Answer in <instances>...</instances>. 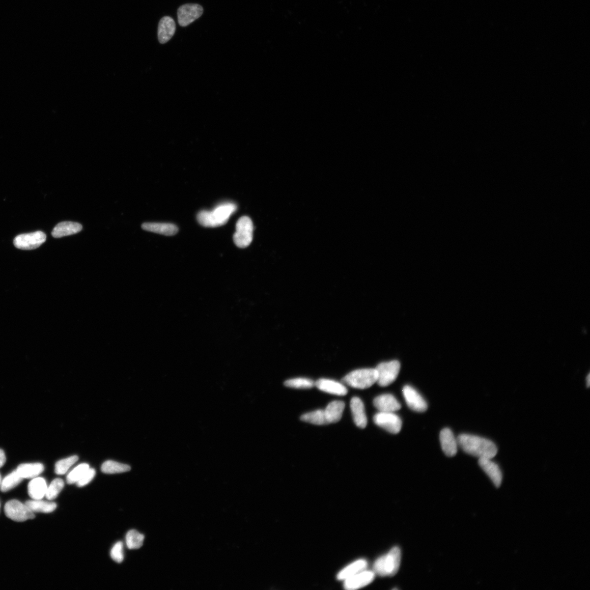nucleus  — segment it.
Wrapping results in <instances>:
<instances>
[{
    "mask_svg": "<svg viewBox=\"0 0 590 590\" xmlns=\"http://www.w3.org/2000/svg\"><path fill=\"white\" fill-rule=\"evenodd\" d=\"M458 445L463 451L480 458H494L497 448L491 440L480 436L461 434L457 438Z\"/></svg>",
    "mask_w": 590,
    "mask_h": 590,
    "instance_id": "nucleus-1",
    "label": "nucleus"
},
{
    "mask_svg": "<svg viewBox=\"0 0 590 590\" xmlns=\"http://www.w3.org/2000/svg\"><path fill=\"white\" fill-rule=\"evenodd\" d=\"M237 206L234 203H225L216 206L211 211H201L197 216L198 222L202 226L216 228L225 225L230 216L234 213Z\"/></svg>",
    "mask_w": 590,
    "mask_h": 590,
    "instance_id": "nucleus-2",
    "label": "nucleus"
},
{
    "mask_svg": "<svg viewBox=\"0 0 590 590\" xmlns=\"http://www.w3.org/2000/svg\"><path fill=\"white\" fill-rule=\"evenodd\" d=\"M401 558V550L394 547L388 553L378 558L373 566L375 573L380 576H393L399 570Z\"/></svg>",
    "mask_w": 590,
    "mask_h": 590,
    "instance_id": "nucleus-3",
    "label": "nucleus"
},
{
    "mask_svg": "<svg viewBox=\"0 0 590 590\" xmlns=\"http://www.w3.org/2000/svg\"><path fill=\"white\" fill-rule=\"evenodd\" d=\"M376 369H363L353 371L342 379L343 384L358 389H366L377 382Z\"/></svg>",
    "mask_w": 590,
    "mask_h": 590,
    "instance_id": "nucleus-4",
    "label": "nucleus"
},
{
    "mask_svg": "<svg viewBox=\"0 0 590 590\" xmlns=\"http://www.w3.org/2000/svg\"><path fill=\"white\" fill-rule=\"evenodd\" d=\"M253 231V223L248 216H243L239 219L233 237L236 245L240 248L247 247L252 241Z\"/></svg>",
    "mask_w": 590,
    "mask_h": 590,
    "instance_id": "nucleus-5",
    "label": "nucleus"
},
{
    "mask_svg": "<svg viewBox=\"0 0 590 590\" xmlns=\"http://www.w3.org/2000/svg\"><path fill=\"white\" fill-rule=\"evenodd\" d=\"M400 368V363L397 360L379 363L376 368L378 384L382 387L390 385L398 378Z\"/></svg>",
    "mask_w": 590,
    "mask_h": 590,
    "instance_id": "nucleus-6",
    "label": "nucleus"
},
{
    "mask_svg": "<svg viewBox=\"0 0 590 590\" xmlns=\"http://www.w3.org/2000/svg\"><path fill=\"white\" fill-rule=\"evenodd\" d=\"M5 513L7 517L17 522H23L35 518L34 513L25 504L16 499L11 500L5 506Z\"/></svg>",
    "mask_w": 590,
    "mask_h": 590,
    "instance_id": "nucleus-7",
    "label": "nucleus"
},
{
    "mask_svg": "<svg viewBox=\"0 0 590 590\" xmlns=\"http://www.w3.org/2000/svg\"><path fill=\"white\" fill-rule=\"evenodd\" d=\"M46 235L42 231H38L32 233L18 235L14 239L13 243L18 249L33 250L40 247L46 242Z\"/></svg>",
    "mask_w": 590,
    "mask_h": 590,
    "instance_id": "nucleus-8",
    "label": "nucleus"
},
{
    "mask_svg": "<svg viewBox=\"0 0 590 590\" xmlns=\"http://www.w3.org/2000/svg\"><path fill=\"white\" fill-rule=\"evenodd\" d=\"M373 421L378 427L393 434H397L402 428L401 418L394 412H382L375 414Z\"/></svg>",
    "mask_w": 590,
    "mask_h": 590,
    "instance_id": "nucleus-9",
    "label": "nucleus"
},
{
    "mask_svg": "<svg viewBox=\"0 0 590 590\" xmlns=\"http://www.w3.org/2000/svg\"><path fill=\"white\" fill-rule=\"evenodd\" d=\"M203 13V7L199 4L183 5L178 10V23L182 27L187 26L199 19Z\"/></svg>",
    "mask_w": 590,
    "mask_h": 590,
    "instance_id": "nucleus-10",
    "label": "nucleus"
},
{
    "mask_svg": "<svg viewBox=\"0 0 590 590\" xmlns=\"http://www.w3.org/2000/svg\"><path fill=\"white\" fill-rule=\"evenodd\" d=\"M403 395L408 406L417 412H424L428 409L427 402L414 388L406 385L403 388Z\"/></svg>",
    "mask_w": 590,
    "mask_h": 590,
    "instance_id": "nucleus-11",
    "label": "nucleus"
},
{
    "mask_svg": "<svg viewBox=\"0 0 590 590\" xmlns=\"http://www.w3.org/2000/svg\"><path fill=\"white\" fill-rule=\"evenodd\" d=\"M375 573L373 571L363 570L354 576L344 580L345 588L348 590L359 589L369 585L374 580Z\"/></svg>",
    "mask_w": 590,
    "mask_h": 590,
    "instance_id": "nucleus-12",
    "label": "nucleus"
},
{
    "mask_svg": "<svg viewBox=\"0 0 590 590\" xmlns=\"http://www.w3.org/2000/svg\"><path fill=\"white\" fill-rule=\"evenodd\" d=\"M479 464L481 468L486 473L495 487L499 488L502 482V473L501 469L495 462L490 459L480 458Z\"/></svg>",
    "mask_w": 590,
    "mask_h": 590,
    "instance_id": "nucleus-13",
    "label": "nucleus"
},
{
    "mask_svg": "<svg viewBox=\"0 0 590 590\" xmlns=\"http://www.w3.org/2000/svg\"><path fill=\"white\" fill-rule=\"evenodd\" d=\"M440 442L446 456L454 457L458 452V443L451 430L445 428L440 433Z\"/></svg>",
    "mask_w": 590,
    "mask_h": 590,
    "instance_id": "nucleus-14",
    "label": "nucleus"
},
{
    "mask_svg": "<svg viewBox=\"0 0 590 590\" xmlns=\"http://www.w3.org/2000/svg\"><path fill=\"white\" fill-rule=\"evenodd\" d=\"M373 405L382 412H395L401 408L399 402L391 394L379 396L373 401Z\"/></svg>",
    "mask_w": 590,
    "mask_h": 590,
    "instance_id": "nucleus-15",
    "label": "nucleus"
},
{
    "mask_svg": "<svg viewBox=\"0 0 590 590\" xmlns=\"http://www.w3.org/2000/svg\"><path fill=\"white\" fill-rule=\"evenodd\" d=\"M176 23L174 19L169 16L162 18L159 21L158 37L161 44L168 42L176 32Z\"/></svg>",
    "mask_w": 590,
    "mask_h": 590,
    "instance_id": "nucleus-16",
    "label": "nucleus"
},
{
    "mask_svg": "<svg viewBox=\"0 0 590 590\" xmlns=\"http://www.w3.org/2000/svg\"><path fill=\"white\" fill-rule=\"evenodd\" d=\"M315 386L321 391L338 396H345L348 394L344 384L328 379H320L315 382Z\"/></svg>",
    "mask_w": 590,
    "mask_h": 590,
    "instance_id": "nucleus-17",
    "label": "nucleus"
},
{
    "mask_svg": "<svg viewBox=\"0 0 590 590\" xmlns=\"http://www.w3.org/2000/svg\"><path fill=\"white\" fill-rule=\"evenodd\" d=\"M350 408L352 410L353 420L358 428L364 429L368 425V418L366 414L364 406L362 400L354 397L351 400Z\"/></svg>",
    "mask_w": 590,
    "mask_h": 590,
    "instance_id": "nucleus-18",
    "label": "nucleus"
},
{
    "mask_svg": "<svg viewBox=\"0 0 590 590\" xmlns=\"http://www.w3.org/2000/svg\"><path fill=\"white\" fill-rule=\"evenodd\" d=\"M144 230L165 236H174L178 232V227L171 223L145 222L142 225Z\"/></svg>",
    "mask_w": 590,
    "mask_h": 590,
    "instance_id": "nucleus-19",
    "label": "nucleus"
},
{
    "mask_svg": "<svg viewBox=\"0 0 590 590\" xmlns=\"http://www.w3.org/2000/svg\"><path fill=\"white\" fill-rule=\"evenodd\" d=\"M82 228L81 224L78 222L64 221L57 224L52 231L51 235L54 238H62L77 234Z\"/></svg>",
    "mask_w": 590,
    "mask_h": 590,
    "instance_id": "nucleus-20",
    "label": "nucleus"
},
{
    "mask_svg": "<svg viewBox=\"0 0 590 590\" xmlns=\"http://www.w3.org/2000/svg\"><path fill=\"white\" fill-rule=\"evenodd\" d=\"M46 481L41 477H36L29 483L28 494L33 499H42L46 496L47 490Z\"/></svg>",
    "mask_w": 590,
    "mask_h": 590,
    "instance_id": "nucleus-21",
    "label": "nucleus"
},
{
    "mask_svg": "<svg viewBox=\"0 0 590 590\" xmlns=\"http://www.w3.org/2000/svg\"><path fill=\"white\" fill-rule=\"evenodd\" d=\"M345 408L344 402L334 401L329 403L324 410L328 424L339 422L341 419Z\"/></svg>",
    "mask_w": 590,
    "mask_h": 590,
    "instance_id": "nucleus-22",
    "label": "nucleus"
},
{
    "mask_svg": "<svg viewBox=\"0 0 590 590\" xmlns=\"http://www.w3.org/2000/svg\"><path fill=\"white\" fill-rule=\"evenodd\" d=\"M368 563L366 560L361 559L350 564L341 570L338 575V579L340 580H345L363 570H367Z\"/></svg>",
    "mask_w": 590,
    "mask_h": 590,
    "instance_id": "nucleus-23",
    "label": "nucleus"
},
{
    "mask_svg": "<svg viewBox=\"0 0 590 590\" xmlns=\"http://www.w3.org/2000/svg\"><path fill=\"white\" fill-rule=\"evenodd\" d=\"M44 469L41 463L20 465L16 470L23 479H33L41 474Z\"/></svg>",
    "mask_w": 590,
    "mask_h": 590,
    "instance_id": "nucleus-24",
    "label": "nucleus"
},
{
    "mask_svg": "<svg viewBox=\"0 0 590 590\" xmlns=\"http://www.w3.org/2000/svg\"><path fill=\"white\" fill-rule=\"evenodd\" d=\"M25 504L34 513H51L56 510L57 507L54 502L44 501L41 499L29 500L25 502Z\"/></svg>",
    "mask_w": 590,
    "mask_h": 590,
    "instance_id": "nucleus-25",
    "label": "nucleus"
},
{
    "mask_svg": "<svg viewBox=\"0 0 590 590\" xmlns=\"http://www.w3.org/2000/svg\"><path fill=\"white\" fill-rule=\"evenodd\" d=\"M131 467L128 465L123 464L114 461H107L102 465V472L106 474H117L129 472Z\"/></svg>",
    "mask_w": 590,
    "mask_h": 590,
    "instance_id": "nucleus-26",
    "label": "nucleus"
},
{
    "mask_svg": "<svg viewBox=\"0 0 590 590\" xmlns=\"http://www.w3.org/2000/svg\"><path fill=\"white\" fill-rule=\"evenodd\" d=\"M301 420L303 422L317 425H325L328 424L324 410L319 409L312 412L305 413L301 416Z\"/></svg>",
    "mask_w": 590,
    "mask_h": 590,
    "instance_id": "nucleus-27",
    "label": "nucleus"
},
{
    "mask_svg": "<svg viewBox=\"0 0 590 590\" xmlns=\"http://www.w3.org/2000/svg\"><path fill=\"white\" fill-rule=\"evenodd\" d=\"M23 480L17 470H14L3 480L0 485V489L3 492L9 491L16 488Z\"/></svg>",
    "mask_w": 590,
    "mask_h": 590,
    "instance_id": "nucleus-28",
    "label": "nucleus"
},
{
    "mask_svg": "<svg viewBox=\"0 0 590 590\" xmlns=\"http://www.w3.org/2000/svg\"><path fill=\"white\" fill-rule=\"evenodd\" d=\"M145 540V536L136 531L130 530L126 537L127 547L129 549H138L143 547Z\"/></svg>",
    "mask_w": 590,
    "mask_h": 590,
    "instance_id": "nucleus-29",
    "label": "nucleus"
},
{
    "mask_svg": "<svg viewBox=\"0 0 590 590\" xmlns=\"http://www.w3.org/2000/svg\"><path fill=\"white\" fill-rule=\"evenodd\" d=\"M285 385L295 389H307L315 386V382L311 379L297 378L287 380L285 383Z\"/></svg>",
    "mask_w": 590,
    "mask_h": 590,
    "instance_id": "nucleus-30",
    "label": "nucleus"
},
{
    "mask_svg": "<svg viewBox=\"0 0 590 590\" xmlns=\"http://www.w3.org/2000/svg\"><path fill=\"white\" fill-rule=\"evenodd\" d=\"M78 460L76 455L58 461L55 467V472L58 475L65 474L70 468Z\"/></svg>",
    "mask_w": 590,
    "mask_h": 590,
    "instance_id": "nucleus-31",
    "label": "nucleus"
},
{
    "mask_svg": "<svg viewBox=\"0 0 590 590\" xmlns=\"http://www.w3.org/2000/svg\"><path fill=\"white\" fill-rule=\"evenodd\" d=\"M87 464H81L74 468L67 476V483L69 484L77 483L89 468Z\"/></svg>",
    "mask_w": 590,
    "mask_h": 590,
    "instance_id": "nucleus-32",
    "label": "nucleus"
},
{
    "mask_svg": "<svg viewBox=\"0 0 590 590\" xmlns=\"http://www.w3.org/2000/svg\"><path fill=\"white\" fill-rule=\"evenodd\" d=\"M64 487V482L61 479H57L52 481L47 488L46 497L51 501L55 499Z\"/></svg>",
    "mask_w": 590,
    "mask_h": 590,
    "instance_id": "nucleus-33",
    "label": "nucleus"
},
{
    "mask_svg": "<svg viewBox=\"0 0 590 590\" xmlns=\"http://www.w3.org/2000/svg\"><path fill=\"white\" fill-rule=\"evenodd\" d=\"M110 556L115 561L121 564L124 560V547L122 542L117 543L110 551Z\"/></svg>",
    "mask_w": 590,
    "mask_h": 590,
    "instance_id": "nucleus-34",
    "label": "nucleus"
},
{
    "mask_svg": "<svg viewBox=\"0 0 590 590\" xmlns=\"http://www.w3.org/2000/svg\"><path fill=\"white\" fill-rule=\"evenodd\" d=\"M95 470L93 468H89L87 471L85 473L81 479L76 483L78 487H83L86 486L90 482H91L95 476Z\"/></svg>",
    "mask_w": 590,
    "mask_h": 590,
    "instance_id": "nucleus-35",
    "label": "nucleus"
},
{
    "mask_svg": "<svg viewBox=\"0 0 590 590\" xmlns=\"http://www.w3.org/2000/svg\"><path fill=\"white\" fill-rule=\"evenodd\" d=\"M6 461V457L3 450L0 449V468L4 466Z\"/></svg>",
    "mask_w": 590,
    "mask_h": 590,
    "instance_id": "nucleus-36",
    "label": "nucleus"
},
{
    "mask_svg": "<svg viewBox=\"0 0 590 590\" xmlns=\"http://www.w3.org/2000/svg\"><path fill=\"white\" fill-rule=\"evenodd\" d=\"M586 379V384H587L586 385H587V387H588L590 385V376H589V374L588 375Z\"/></svg>",
    "mask_w": 590,
    "mask_h": 590,
    "instance_id": "nucleus-37",
    "label": "nucleus"
},
{
    "mask_svg": "<svg viewBox=\"0 0 590 590\" xmlns=\"http://www.w3.org/2000/svg\"><path fill=\"white\" fill-rule=\"evenodd\" d=\"M2 482V477L1 474H0V485H1Z\"/></svg>",
    "mask_w": 590,
    "mask_h": 590,
    "instance_id": "nucleus-38",
    "label": "nucleus"
},
{
    "mask_svg": "<svg viewBox=\"0 0 590 590\" xmlns=\"http://www.w3.org/2000/svg\"><path fill=\"white\" fill-rule=\"evenodd\" d=\"M0 507H1V504H0Z\"/></svg>",
    "mask_w": 590,
    "mask_h": 590,
    "instance_id": "nucleus-39",
    "label": "nucleus"
}]
</instances>
